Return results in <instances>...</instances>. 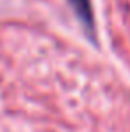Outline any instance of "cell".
<instances>
[{
    "label": "cell",
    "instance_id": "cell-1",
    "mask_svg": "<svg viewBox=\"0 0 130 132\" xmlns=\"http://www.w3.org/2000/svg\"><path fill=\"white\" fill-rule=\"evenodd\" d=\"M68 2L73 7V11L79 16V20L82 22V25L87 29V32L93 34V30H94V16H93L91 0H68Z\"/></svg>",
    "mask_w": 130,
    "mask_h": 132
}]
</instances>
